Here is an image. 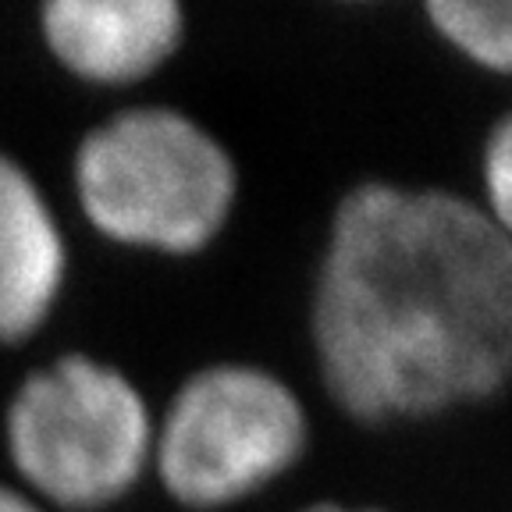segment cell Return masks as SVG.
Returning <instances> with one entry per match:
<instances>
[{
    "instance_id": "6",
    "label": "cell",
    "mask_w": 512,
    "mask_h": 512,
    "mask_svg": "<svg viewBox=\"0 0 512 512\" xmlns=\"http://www.w3.org/2000/svg\"><path fill=\"white\" fill-rule=\"evenodd\" d=\"M72 246L40 178L0 146V349H22L57 317Z\"/></svg>"
},
{
    "instance_id": "4",
    "label": "cell",
    "mask_w": 512,
    "mask_h": 512,
    "mask_svg": "<svg viewBox=\"0 0 512 512\" xmlns=\"http://www.w3.org/2000/svg\"><path fill=\"white\" fill-rule=\"evenodd\" d=\"M310 441V406L285 374L214 360L157 409L150 477L185 512H232L296 473Z\"/></svg>"
},
{
    "instance_id": "10",
    "label": "cell",
    "mask_w": 512,
    "mask_h": 512,
    "mask_svg": "<svg viewBox=\"0 0 512 512\" xmlns=\"http://www.w3.org/2000/svg\"><path fill=\"white\" fill-rule=\"evenodd\" d=\"M296 512H392L381 509V505H363V502H338V498H320V502H310Z\"/></svg>"
},
{
    "instance_id": "5",
    "label": "cell",
    "mask_w": 512,
    "mask_h": 512,
    "mask_svg": "<svg viewBox=\"0 0 512 512\" xmlns=\"http://www.w3.org/2000/svg\"><path fill=\"white\" fill-rule=\"evenodd\" d=\"M36 32L50 61L89 89H136L157 79L189 40L178 0H47Z\"/></svg>"
},
{
    "instance_id": "9",
    "label": "cell",
    "mask_w": 512,
    "mask_h": 512,
    "mask_svg": "<svg viewBox=\"0 0 512 512\" xmlns=\"http://www.w3.org/2000/svg\"><path fill=\"white\" fill-rule=\"evenodd\" d=\"M0 512H47L32 495H25L18 484L0 480Z\"/></svg>"
},
{
    "instance_id": "8",
    "label": "cell",
    "mask_w": 512,
    "mask_h": 512,
    "mask_svg": "<svg viewBox=\"0 0 512 512\" xmlns=\"http://www.w3.org/2000/svg\"><path fill=\"white\" fill-rule=\"evenodd\" d=\"M477 185L480 192L473 200L512 239V107H505L484 132L477 160Z\"/></svg>"
},
{
    "instance_id": "7",
    "label": "cell",
    "mask_w": 512,
    "mask_h": 512,
    "mask_svg": "<svg viewBox=\"0 0 512 512\" xmlns=\"http://www.w3.org/2000/svg\"><path fill=\"white\" fill-rule=\"evenodd\" d=\"M424 22L459 61L512 79V0H427Z\"/></svg>"
},
{
    "instance_id": "3",
    "label": "cell",
    "mask_w": 512,
    "mask_h": 512,
    "mask_svg": "<svg viewBox=\"0 0 512 512\" xmlns=\"http://www.w3.org/2000/svg\"><path fill=\"white\" fill-rule=\"evenodd\" d=\"M153 427L136 377L93 352L32 367L4 406L15 484L47 512H107L150 477Z\"/></svg>"
},
{
    "instance_id": "1",
    "label": "cell",
    "mask_w": 512,
    "mask_h": 512,
    "mask_svg": "<svg viewBox=\"0 0 512 512\" xmlns=\"http://www.w3.org/2000/svg\"><path fill=\"white\" fill-rule=\"evenodd\" d=\"M310 356L338 413L427 424L512 384V239L466 192L367 178L335 200Z\"/></svg>"
},
{
    "instance_id": "2",
    "label": "cell",
    "mask_w": 512,
    "mask_h": 512,
    "mask_svg": "<svg viewBox=\"0 0 512 512\" xmlns=\"http://www.w3.org/2000/svg\"><path fill=\"white\" fill-rule=\"evenodd\" d=\"M72 196L111 246L192 260L232 228L242 168L232 146L185 107L128 104L75 143Z\"/></svg>"
}]
</instances>
